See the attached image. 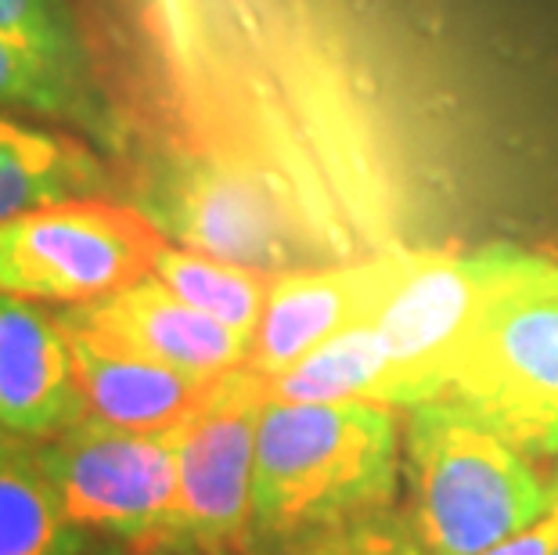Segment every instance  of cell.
I'll return each instance as SVG.
<instances>
[{
	"label": "cell",
	"mask_w": 558,
	"mask_h": 555,
	"mask_svg": "<svg viewBox=\"0 0 558 555\" xmlns=\"http://www.w3.org/2000/svg\"><path fill=\"white\" fill-rule=\"evenodd\" d=\"M408 250L411 245H400V250H383L361 260L278 275L248 342L245 364L264 379H275L325 339L339 336L342 328L372 322Z\"/></svg>",
	"instance_id": "obj_10"
},
{
	"label": "cell",
	"mask_w": 558,
	"mask_h": 555,
	"mask_svg": "<svg viewBox=\"0 0 558 555\" xmlns=\"http://www.w3.org/2000/svg\"><path fill=\"white\" fill-rule=\"evenodd\" d=\"M519 253L522 245L515 242L472 250L411 245L403 253L393 286L372 314L389 353V405L403 411L444 394L461 342Z\"/></svg>",
	"instance_id": "obj_8"
},
{
	"label": "cell",
	"mask_w": 558,
	"mask_h": 555,
	"mask_svg": "<svg viewBox=\"0 0 558 555\" xmlns=\"http://www.w3.org/2000/svg\"><path fill=\"white\" fill-rule=\"evenodd\" d=\"M98 541L69 523L37 444L0 441V555H94Z\"/></svg>",
	"instance_id": "obj_15"
},
{
	"label": "cell",
	"mask_w": 558,
	"mask_h": 555,
	"mask_svg": "<svg viewBox=\"0 0 558 555\" xmlns=\"http://www.w3.org/2000/svg\"><path fill=\"white\" fill-rule=\"evenodd\" d=\"M223 555H248V552H223Z\"/></svg>",
	"instance_id": "obj_24"
},
{
	"label": "cell",
	"mask_w": 558,
	"mask_h": 555,
	"mask_svg": "<svg viewBox=\"0 0 558 555\" xmlns=\"http://www.w3.org/2000/svg\"><path fill=\"white\" fill-rule=\"evenodd\" d=\"M0 441H4V430H0Z\"/></svg>",
	"instance_id": "obj_25"
},
{
	"label": "cell",
	"mask_w": 558,
	"mask_h": 555,
	"mask_svg": "<svg viewBox=\"0 0 558 555\" xmlns=\"http://www.w3.org/2000/svg\"><path fill=\"white\" fill-rule=\"evenodd\" d=\"M267 555H425L403 505L367 509L303 530Z\"/></svg>",
	"instance_id": "obj_20"
},
{
	"label": "cell",
	"mask_w": 558,
	"mask_h": 555,
	"mask_svg": "<svg viewBox=\"0 0 558 555\" xmlns=\"http://www.w3.org/2000/svg\"><path fill=\"white\" fill-rule=\"evenodd\" d=\"M54 311L65 328H76L83 336H94L109 347L137 353V358L198 375L239 369L248 358V342H253V336L234 333L217 317L184 303L159 275L137 278L134 286L116 289L94 303L54 306Z\"/></svg>",
	"instance_id": "obj_11"
},
{
	"label": "cell",
	"mask_w": 558,
	"mask_h": 555,
	"mask_svg": "<svg viewBox=\"0 0 558 555\" xmlns=\"http://www.w3.org/2000/svg\"><path fill=\"white\" fill-rule=\"evenodd\" d=\"M403 494V411L378 400H267L256 436L248 555Z\"/></svg>",
	"instance_id": "obj_2"
},
{
	"label": "cell",
	"mask_w": 558,
	"mask_h": 555,
	"mask_svg": "<svg viewBox=\"0 0 558 555\" xmlns=\"http://www.w3.org/2000/svg\"><path fill=\"white\" fill-rule=\"evenodd\" d=\"M148 555H202V552H195V548H156Z\"/></svg>",
	"instance_id": "obj_21"
},
{
	"label": "cell",
	"mask_w": 558,
	"mask_h": 555,
	"mask_svg": "<svg viewBox=\"0 0 558 555\" xmlns=\"http://www.w3.org/2000/svg\"><path fill=\"white\" fill-rule=\"evenodd\" d=\"M166 239L130 203L69 198L0 220V292L80 306L151 275Z\"/></svg>",
	"instance_id": "obj_7"
},
{
	"label": "cell",
	"mask_w": 558,
	"mask_h": 555,
	"mask_svg": "<svg viewBox=\"0 0 558 555\" xmlns=\"http://www.w3.org/2000/svg\"><path fill=\"white\" fill-rule=\"evenodd\" d=\"M87 419L58 311L0 292V430L44 444Z\"/></svg>",
	"instance_id": "obj_12"
},
{
	"label": "cell",
	"mask_w": 558,
	"mask_h": 555,
	"mask_svg": "<svg viewBox=\"0 0 558 555\" xmlns=\"http://www.w3.org/2000/svg\"><path fill=\"white\" fill-rule=\"evenodd\" d=\"M8 109L47 116L83 130L112 152L120 148V116L109 94L80 87L51 62L29 55L26 47L0 40V112Z\"/></svg>",
	"instance_id": "obj_17"
},
{
	"label": "cell",
	"mask_w": 558,
	"mask_h": 555,
	"mask_svg": "<svg viewBox=\"0 0 558 555\" xmlns=\"http://www.w3.org/2000/svg\"><path fill=\"white\" fill-rule=\"evenodd\" d=\"M37 455L69 523L98 545L130 555L177 548L173 430L141 433L87 415L37 444Z\"/></svg>",
	"instance_id": "obj_6"
},
{
	"label": "cell",
	"mask_w": 558,
	"mask_h": 555,
	"mask_svg": "<svg viewBox=\"0 0 558 555\" xmlns=\"http://www.w3.org/2000/svg\"><path fill=\"white\" fill-rule=\"evenodd\" d=\"M120 156L181 152L267 184L331 260L408 245L372 87L328 0H112Z\"/></svg>",
	"instance_id": "obj_1"
},
{
	"label": "cell",
	"mask_w": 558,
	"mask_h": 555,
	"mask_svg": "<svg viewBox=\"0 0 558 555\" xmlns=\"http://www.w3.org/2000/svg\"><path fill=\"white\" fill-rule=\"evenodd\" d=\"M151 275H159L184 303H192L195 311L217 317L220 325L234 328V333L253 336L264 314L275 278L270 270L231 264V260L209 256L184 250V245L166 242L162 253L151 267Z\"/></svg>",
	"instance_id": "obj_18"
},
{
	"label": "cell",
	"mask_w": 558,
	"mask_h": 555,
	"mask_svg": "<svg viewBox=\"0 0 558 555\" xmlns=\"http://www.w3.org/2000/svg\"><path fill=\"white\" fill-rule=\"evenodd\" d=\"M439 397L537 462L558 458V256L522 245L461 342Z\"/></svg>",
	"instance_id": "obj_4"
},
{
	"label": "cell",
	"mask_w": 558,
	"mask_h": 555,
	"mask_svg": "<svg viewBox=\"0 0 558 555\" xmlns=\"http://www.w3.org/2000/svg\"><path fill=\"white\" fill-rule=\"evenodd\" d=\"M270 400L289 405H339V400H378L389 405V353L375 322L342 328L292 369L267 379Z\"/></svg>",
	"instance_id": "obj_16"
},
{
	"label": "cell",
	"mask_w": 558,
	"mask_h": 555,
	"mask_svg": "<svg viewBox=\"0 0 558 555\" xmlns=\"http://www.w3.org/2000/svg\"><path fill=\"white\" fill-rule=\"evenodd\" d=\"M87 415L123 430L166 433L192 415L217 375H198L137 358L109 342L65 328Z\"/></svg>",
	"instance_id": "obj_13"
},
{
	"label": "cell",
	"mask_w": 558,
	"mask_h": 555,
	"mask_svg": "<svg viewBox=\"0 0 558 555\" xmlns=\"http://www.w3.org/2000/svg\"><path fill=\"white\" fill-rule=\"evenodd\" d=\"M112 170L80 134L0 112V220L69 198H109Z\"/></svg>",
	"instance_id": "obj_14"
},
{
	"label": "cell",
	"mask_w": 558,
	"mask_h": 555,
	"mask_svg": "<svg viewBox=\"0 0 558 555\" xmlns=\"http://www.w3.org/2000/svg\"><path fill=\"white\" fill-rule=\"evenodd\" d=\"M0 40L26 47L80 87L109 94L76 0H0Z\"/></svg>",
	"instance_id": "obj_19"
},
{
	"label": "cell",
	"mask_w": 558,
	"mask_h": 555,
	"mask_svg": "<svg viewBox=\"0 0 558 555\" xmlns=\"http://www.w3.org/2000/svg\"><path fill=\"white\" fill-rule=\"evenodd\" d=\"M551 480L558 483V458H555V469H551ZM555 555H558V548H555Z\"/></svg>",
	"instance_id": "obj_23"
},
{
	"label": "cell",
	"mask_w": 558,
	"mask_h": 555,
	"mask_svg": "<svg viewBox=\"0 0 558 555\" xmlns=\"http://www.w3.org/2000/svg\"><path fill=\"white\" fill-rule=\"evenodd\" d=\"M425 555H483L551 509L537 458L447 397L403 408V494Z\"/></svg>",
	"instance_id": "obj_3"
},
{
	"label": "cell",
	"mask_w": 558,
	"mask_h": 555,
	"mask_svg": "<svg viewBox=\"0 0 558 555\" xmlns=\"http://www.w3.org/2000/svg\"><path fill=\"white\" fill-rule=\"evenodd\" d=\"M126 203L166 242L270 275L339 264L267 184L181 152L126 156Z\"/></svg>",
	"instance_id": "obj_5"
},
{
	"label": "cell",
	"mask_w": 558,
	"mask_h": 555,
	"mask_svg": "<svg viewBox=\"0 0 558 555\" xmlns=\"http://www.w3.org/2000/svg\"><path fill=\"white\" fill-rule=\"evenodd\" d=\"M267 400L264 375L239 364L220 372L202 405L173 426L177 548L202 555L248 552L256 436Z\"/></svg>",
	"instance_id": "obj_9"
},
{
	"label": "cell",
	"mask_w": 558,
	"mask_h": 555,
	"mask_svg": "<svg viewBox=\"0 0 558 555\" xmlns=\"http://www.w3.org/2000/svg\"><path fill=\"white\" fill-rule=\"evenodd\" d=\"M94 555H130V552L120 548V545H98V548H94Z\"/></svg>",
	"instance_id": "obj_22"
}]
</instances>
